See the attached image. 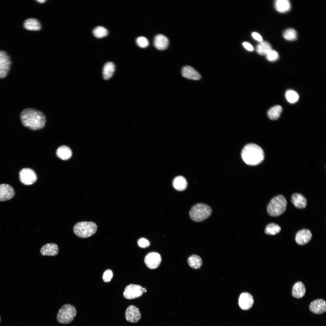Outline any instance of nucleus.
Masks as SVG:
<instances>
[{
	"mask_svg": "<svg viewBox=\"0 0 326 326\" xmlns=\"http://www.w3.org/2000/svg\"><path fill=\"white\" fill-rule=\"evenodd\" d=\"M20 118L24 126L33 130L42 129L46 122L45 116L42 112L31 108L23 110L21 113Z\"/></svg>",
	"mask_w": 326,
	"mask_h": 326,
	"instance_id": "f257e3e1",
	"label": "nucleus"
},
{
	"mask_svg": "<svg viewBox=\"0 0 326 326\" xmlns=\"http://www.w3.org/2000/svg\"><path fill=\"white\" fill-rule=\"evenodd\" d=\"M242 160L247 164L255 165L264 160V154L262 148L254 143H249L243 148L241 152Z\"/></svg>",
	"mask_w": 326,
	"mask_h": 326,
	"instance_id": "f03ea898",
	"label": "nucleus"
},
{
	"mask_svg": "<svg viewBox=\"0 0 326 326\" xmlns=\"http://www.w3.org/2000/svg\"><path fill=\"white\" fill-rule=\"evenodd\" d=\"M287 205L285 197L282 195H278L270 200L267 206V212L271 216H280L285 211Z\"/></svg>",
	"mask_w": 326,
	"mask_h": 326,
	"instance_id": "7ed1b4c3",
	"label": "nucleus"
},
{
	"mask_svg": "<svg viewBox=\"0 0 326 326\" xmlns=\"http://www.w3.org/2000/svg\"><path fill=\"white\" fill-rule=\"evenodd\" d=\"M212 213V209L208 205L198 203L191 207L189 212V216L193 221L200 222L208 218Z\"/></svg>",
	"mask_w": 326,
	"mask_h": 326,
	"instance_id": "20e7f679",
	"label": "nucleus"
},
{
	"mask_svg": "<svg viewBox=\"0 0 326 326\" xmlns=\"http://www.w3.org/2000/svg\"><path fill=\"white\" fill-rule=\"evenodd\" d=\"M97 229V225L92 222L84 221L76 224L73 228L74 233L82 238L89 237L94 234Z\"/></svg>",
	"mask_w": 326,
	"mask_h": 326,
	"instance_id": "39448f33",
	"label": "nucleus"
},
{
	"mask_svg": "<svg viewBox=\"0 0 326 326\" xmlns=\"http://www.w3.org/2000/svg\"><path fill=\"white\" fill-rule=\"evenodd\" d=\"M76 314L77 311L74 306L70 304H65L59 309L56 318L59 323L67 324L72 321Z\"/></svg>",
	"mask_w": 326,
	"mask_h": 326,
	"instance_id": "423d86ee",
	"label": "nucleus"
},
{
	"mask_svg": "<svg viewBox=\"0 0 326 326\" xmlns=\"http://www.w3.org/2000/svg\"><path fill=\"white\" fill-rule=\"evenodd\" d=\"M144 292L143 288L136 284H131L126 287L123 293L124 297L128 299H132L142 296Z\"/></svg>",
	"mask_w": 326,
	"mask_h": 326,
	"instance_id": "0eeeda50",
	"label": "nucleus"
},
{
	"mask_svg": "<svg viewBox=\"0 0 326 326\" xmlns=\"http://www.w3.org/2000/svg\"><path fill=\"white\" fill-rule=\"evenodd\" d=\"M11 64V60L8 55L5 52L0 50V78H4L7 76Z\"/></svg>",
	"mask_w": 326,
	"mask_h": 326,
	"instance_id": "6e6552de",
	"label": "nucleus"
},
{
	"mask_svg": "<svg viewBox=\"0 0 326 326\" xmlns=\"http://www.w3.org/2000/svg\"><path fill=\"white\" fill-rule=\"evenodd\" d=\"M19 179L23 184L30 185L34 183L37 180L36 174L34 171L29 168H24L20 171Z\"/></svg>",
	"mask_w": 326,
	"mask_h": 326,
	"instance_id": "1a4fd4ad",
	"label": "nucleus"
},
{
	"mask_svg": "<svg viewBox=\"0 0 326 326\" xmlns=\"http://www.w3.org/2000/svg\"><path fill=\"white\" fill-rule=\"evenodd\" d=\"M161 261V257L158 253L151 252L148 253L145 256V263L150 269H154L158 268Z\"/></svg>",
	"mask_w": 326,
	"mask_h": 326,
	"instance_id": "9d476101",
	"label": "nucleus"
},
{
	"mask_svg": "<svg viewBox=\"0 0 326 326\" xmlns=\"http://www.w3.org/2000/svg\"><path fill=\"white\" fill-rule=\"evenodd\" d=\"M125 318L128 322L135 323L138 322L141 318V314L139 308L133 305H130L126 308Z\"/></svg>",
	"mask_w": 326,
	"mask_h": 326,
	"instance_id": "9b49d317",
	"label": "nucleus"
},
{
	"mask_svg": "<svg viewBox=\"0 0 326 326\" xmlns=\"http://www.w3.org/2000/svg\"><path fill=\"white\" fill-rule=\"evenodd\" d=\"M254 303L253 296L249 293L244 292L240 296L238 299V305L240 308L244 310H247L251 308Z\"/></svg>",
	"mask_w": 326,
	"mask_h": 326,
	"instance_id": "f8f14e48",
	"label": "nucleus"
},
{
	"mask_svg": "<svg viewBox=\"0 0 326 326\" xmlns=\"http://www.w3.org/2000/svg\"><path fill=\"white\" fill-rule=\"evenodd\" d=\"M310 311L313 313L320 314L326 311V301L322 299H318L312 302L309 306Z\"/></svg>",
	"mask_w": 326,
	"mask_h": 326,
	"instance_id": "ddd939ff",
	"label": "nucleus"
},
{
	"mask_svg": "<svg viewBox=\"0 0 326 326\" xmlns=\"http://www.w3.org/2000/svg\"><path fill=\"white\" fill-rule=\"evenodd\" d=\"M311 231L307 229H303L299 231L296 234L295 239L296 242L300 245L307 243L312 237Z\"/></svg>",
	"mask_w": 326,
	"mask_h": 326,
	"instance_id": "4468645a",
	"label": "nucleus"
},
{
	"mask_svg": "<svg viewBox=\"0 0 326 326\" xmlns=\"http://www.w3.org/2000/svg\"><path fill=\"white\" fill-rule=\"evenodd\" d=\"M14 194V190L11 186L4 184H0V201L9 200Z\"/></svg>",
	"mask_w": 326,
	"mask_h": 326,
	"instance_id": "2eb2a0df",
	"label": "nucleus"
},
{
	"mask_svg": "<svg viewBox=\"0 0 326 326\" xmlns=\"http://www.w3.org/2000/svg\"><path fill=\"white\" fill-rule=\"evenodd\" d=\"M59 249L57 245L54 243H47L43 246L40 250V254L43 256H55L59 252Z\"/></svg>",
	"mask_w": 326,
	"mask_h": 326,
	"instance_id": "dca6fc26",
	"label": "nucleus"
},
{
	"mask_svg": "<svg viewBox=\"0 0 326 326\" xmlns=\"http://www.w3.org/2000/svg\"><path fill=\"white\" fill-rule=\"evenodd\" d=\"M181 73L183 77L189 79L199 80L201 78L199 72L190 66H184L182 69Z\"/></svg>",
	"mask_w": 326,
	"mask_h": 326,
	"instance_id": "f3484780",
	"label": "nucleus"
},
{
	"mask_svg": "<svg viewBox=\"0 0 326 326\" xmlns=\"http://www.w3.org/2000/svg\"><path fill=\"white\" fill-rule=\"evenodd\" d=\"M291 201L295 207L298 209L304 208L307 204L305 198L299 193H294L292 196Z\"/></svg>",
	"mask_w": 326,
	"mask_h": 326,
	"instance_id": "a211bd4d",
	"label": "nucleus"
},
{
	"mask_svg": "<svg viewBox=\"0 0 326 326\" xmlns=\"http://www.w3.org/2000/svg\"><path fill=\"white\" fill-rule=\"evenodd\" d=\"M306 289L304 284L301 281L296 283L293 285L292 291V296L296 298L299 299L305 296Z\"/></svg>",
	"mask_w": 326,
	"mask_h": 326,
	"instance_id": "6ab92c4d",
	"label": "nucleus"
},
{
	"mask_svg": "<svg viewBox=\"0 0 326 326\" xmlns=\"http://www.w3.org/2000/svg\"><path fill=\"white\" fill-rule=\"evenodd\" d=\"M169 43L168 38L165 36L159 34L155 36L154 44L155 47L160 50H164L168 47Z\"/></svg>",
	"mask_w": 326,
	"mask_h": 326,
	"instance_id": "aec40b11",
	"label": "nucleus"
},
{
	"mask_svg": "<svg viewBox=\"0 0 326 326\" xmlns=\"http://www.w3.org/2000/svg\"><path fill=\"white\" fill-rule=\"evenodd\" d=\"M274 6L276 10L280 13H285L289 11L291 8V4L288 0H276L275 1Z\"/></svg>",
	"mask_w": 326,
	"mask_h": 326,
	"instance_id": "412c9836",
	"label": "nucleus"
},
{
	"mask_svg": "<svg viewBox=\"0 0 326 326\" xmlns=\"http://www.w3.org/2000/svg\"><path fill=\"white\" fill-rule=\"evenodd\" d=\"M56 153L59 158L64 160L70 158L72 155L71 149L66 145H62L59 147L56 151Z\"/></svg>",
	"mask_w": 326,
	"mask_h": 326,
	"instance_id": "4be33fe9",
	"label": "nucleus"
},
{
	"mask_svg": "<svg viewBox=\"0 0 326 326\" xmlns=\"http://www.w3.org/2000/svg\"><path fill=\"white\" fill-rule=\"evenodd\" d=\"M172 184L176 190L182 191L186 189L187 183L186 180L184 177L179 176L174 179Z\"/></svg>",
	"mask_w": 326,
	"mask_h": 326,
	"instance_id": "5701e85b",
	"label": "nucleus"
},
{
	"mask_svg": "<svg viewBox=\"0 0 326 326\" xmlns=\"http://www.w3.org/2000/svg\"><path fill=\"white\" fill-rule=\"evenodd\" d=\"M24 27L26 29L33 30H38L41 29V25L38 21L36 19L30 18L26 20L24 22Z\"/></svg>",
	"mask_w": 326,
	"mask_h": 326,
	"instance_id": "b1692460",
	"label": "nucleus"
},
{
	"mask_svg": "<svg viewBox=\"0 0 326 326\" xmlns=\"http://www.w3.org/2000/svg\"><path fill=\"white\" fill-rule=\"evenodd\" d=\"M115 66L114 63L110 62L106 63L103 69V75L104 78L108 80L113 75L115 71Z\"/></svg>",
	"mask_w": 326,
	"mask_h": 326,
	"instance_id": "393cba45",
	"label": "nucleus"
},
{
	"mask_svg": "<svg viewBox=\"0 0 326 326\" xmlns=\"http://www.w3.org/2000/svg\"><path fill=\"white\" fill-rule=\"evenodd\" d=\"M272 49L271 46L268 42L263 41L257 45L256 50L260 55H266Z\"/></svg>",
	"mask_w": 326,
	"mask_h": 326,
	"instance_id": "a878e982",
	"label": "nucleus"
},
{
	"mask_svg": "<svg viewBox=\"0 0 326 326\" xmlns=\"http://www.w3.org/2000/svg\"><path fill=\"white\" fill-rule=\"evenodd\" d=\"M187 262L190 267L195 269L199 268L202 264L201 258L197 255H192L190 256L188 258Z\"/></svg>",
	"mask_w": 326,
	"mask_h": 326,
	"instance_id": "bb28decb",
	"label": "nucleus"
},
{
	"mask_svg": "<svg viewBox=\"0 0 326 326\" xmlns=\"http://www.w3.org/2000/svg\"><path fill=\"white\" fill-rule=\"evenodd\" d=\"M282 110V108L279 105H276L270 108L267 112L269 118L271 120H276L280 117Z\"/></svg>",
	"mask_w": 326,
	"mask_h": 326,
	"instance_id": "cd10ccee",
	"label": "nucleus"
},
{
	"mask_svg": "<svg viewBox=\"0 0 326 326\" xmlns=\"http://www.w3.org/2000/svg\"><path fill=\"white\" fill-rule=\"evenodd\" d=\"M281 229V227L278 225L272 223L267 225L265 232L267 235H274L280 232Z\"/></svg>",
	"mask_w": 326,
	"mask_h": 326,
	"instance_id": "c85d7f7f",
	"label": "nucleus"
},
{
	"mask_svg": "<svg viewBox=\"0 0 326 326\" xmlns=\"http://www.w3.org/2000/svg\"><path fill=\"white\" fill-rule=\"evenodd\" d=\"M283 37L286 40H295L297 39V33L296 31L294 29L289 28L285 30L283 32Z\"/></svg>",
	"mask_w": 326,
	"mask_h": 326,
	"instance_id": "c756f323",
	"label": "nucleus"
},
{
	"mask_svg": "<svg viewBox=\"0 0 326 326\" xmlns=\"http://www.w3.org/2000/svg\"><path fill=\"white\" fill-rule=\"evenodd\" d=\"M93 33L95 37L97 38H102L107 36L108 34V31L105 27L101 26H98L93 29Z\"/></svg>",
	"mask_w": 326,
	"mask_h": 326,
	"instance_id": "7c9ffc66",
	"label": "nucleus"
},
{
	"mask_svg": "<svg viewBox=\"0 0 326 326\" xmlns=\"http://www.w3.org/2000/svg\"><path fill=\"white\" fill-rule=\"evenodd\" d=\"M285 96L287 101L291 103L296 102L299 98V96L298 94L292 90H289L287 91L285 94Z\"/></svg>",
	"mask_w": 326,
	"mask_h": 326,
	"instance_id": "2f4dec72",
	"label": "nucleus"
},
{
	"mask_svg": "<svg viewBox=\"0 0 326 326\" xmlns=\"http://www.w3.org/2000/svg\"><path fill=\"white\" fill-rule=\"evenodd\" d=\"M267 59L270 62H274L279 58L278 53L274 50H271L266 55Z\"/></svg>",
	"mask_w": 326,
	"mask_h": 326,
	"instance_id": "473e14b6",
	"label": "nucleus"
},
{
	"mask_svg": "<svg viewBox=\"0 0 326 326\" xmlns=\"http://www.w3.org/2000/svg\"><path fill=\"white\" fill-rule=\"evenodd\" d=\"M136 42L138 45L141 48H145L149 44L147 39L142 36L138 37L136 39Z\"/></svg>",
	"mask_w": 326,
	"mask_h": 326,
	"instance_id": "72a5a7b5",
	"label": "nucleus"
},
{
	"mask_svg": "<svg viewBox=\"0 0 326 326\" xmlns=\"http://www.w3.org/2000/svg\"><path fill=\"white\" fill-rule=\"evenodd\" d=\"M113 276L112 271L109 269L105 271L103 275V279L105 282H109L111 280Z\"/></svg>",
	"mask_w": 326,
	"mask_h": 326,
	"instance_id": "f704fd0d",
	"label": "nucleus"
},
{
	"mask_svg": "<svg viewBox=\"0 0 326 326\" xmlns=\"http://www.w3.org/2000/svg\"><path fill=\"white\" fill-rule=\"evenodd\" d=\"M138 244L139 247L142 248H146L150 245L149 241L144 238H140L138 241Z\"/></svg>",
	"mask_w": 326,
	"mask_h": 326,
	"instance_id": "c9c22d12",
	"label": "nucleus"
},
{
	"mask_svg": "<svg viewBox=\"0 0 326 326\" xmlns=\"http://www.w3.org/2000/svg\"><path fill=\"white\" fill-rule=\"evenodd\" d=\"M251 35L257 41H258L260 42L263 41L262 37L258 33L256 32H253L252 33Z\"/></svg>",
	"mask_w": 326,
	"mask_h": 326,
	"instance_id": "e433bc0d",
	"label": "nucleus"
},
{
	"mask_svg": "<svg viewBox=\"0 0 326 326\" xmlns=\"http://www.w3.org/2000/svg\"><path fill=\"white\" fill-rule=\"evenodd\" d=\"M242 45L246 50L249 51H251L254 50V49L253 46L249 43L245 42L242 43Z\"/></svg>",
	"mask_w": 326,
	"mask_h": 326,
	"instance_id": "4c0bfd02",
	"label": "nucleus"
},
{
	"mask_svg": "<svg viewBox=\"0 0 326 326\" xmlns=\"http://www.w3.org/2000/svg\"><path fill=\"white\" fill-rule=\"evenodd\" d=\"M37 1L40 3H42L46 1L45 0H37Z\"/></svg>",
	"mask_w": 326,
	"mask_h": 326,
	"instance_id": "58836bf2",
	"label": "nucleus"
},
{
	"mask_svg": "<svg viewBox=\"0 0 326 326\" xmlns=\"http://www.w3.org/2000/svg\"><path fill=\"white\" fill-rule=\"evenodd\" d=\"M0 320H1V319H0Z\"/></svg>",
	"mask_w": 326,
	"mask_h": 326,
	"instance_id": "ea45409f",
	"label": "nucleus"
}]
</instances>
